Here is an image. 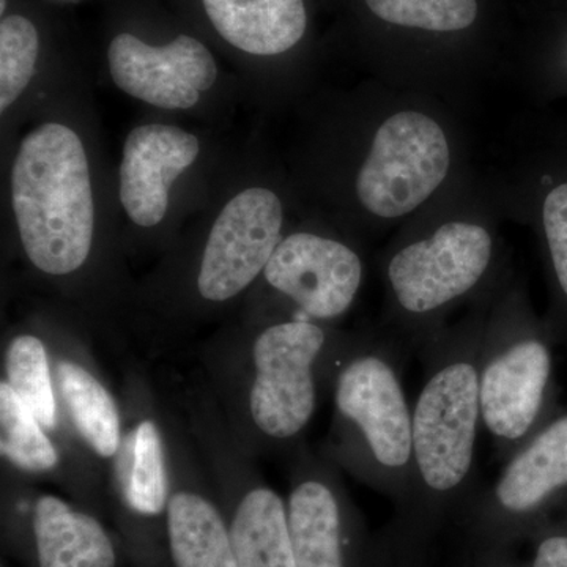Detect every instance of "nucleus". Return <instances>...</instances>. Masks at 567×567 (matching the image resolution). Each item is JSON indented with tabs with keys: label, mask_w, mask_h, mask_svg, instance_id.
<instances>
[{
	"label": "nucleus",
	"mask_w": 567,
	"mask_h": 567,
	"mask_svg": "<svg viewBox=\"0 0 567 567\" xmlns=\"http://www.w3.org/2000/svg\"><path fill=\"white\" fill-rule=\"evenodd\" d=\"M484 328L443 331L417 357L423 386L413 405L409 498L380 533L386 567H425L435 540L456 525L483 484L476 476L480 354Z\"/></svg>",
	"instance_id": "nucleus-1"
},
{
	"label": "nucleus",
	"mask_w": 567,
	"mask_h": 567,
	"mask_svg": "<svg viewBox=\"0 0 567 567\" xmlns=\"http://www.w3.org/2000/svg\"><path fill=\"white\" fill-rule=\"evenodd\" d=\"M405 352L391 342H353L333 377L330 462L385 495L394 514L412 480L413 409L406 399Z\"/></svg>",
	"instance_id": "nucleus-2"
},
{
	"label": "nucleus",
	"mask_w": 567,
	"mask_h": 567,
	"mask_svg": "<svg viewBox=\"0 0 567 567\" xmlns=\"http://www.w3.org/2000/svg\"><path fill=\"white\" fill-rule=\"evenodd\" d=\"M11 199L33 267L66 276L87 262L95 207L87 155L73 130L44 123L22 140L11 171Z\"/></svg>",
	"instance_id": "nucleus-3"
},
{
	"label": "nucleus",
	"mask_w": 567,
	"mask_h": 567,
	"mask_svg": "<svg viewBox=\"0 0 567 567\" xmlns=\"http://www.w3.org/2000/svg\"><path fill=\"white\" fill-rule=\"evenodd\" d=\"M352 344L297 317L268 324L256 336L248 413L265 442L297 446L315 416L320 386L333 383Z\"/></svg>",
	"instance_id": "nucleus-4"
},
{
	"label": "nucleus",
	"mask_w": 567,
	"mask_h": 567,
	"mask_svg": "<svg viewBox=\"0 0 567 567\" xmlns=\"http://www.w3.org/2000/svg\"><path fill=\"white\" fill-rule=\"evenodd\" d=\"M494 262V238L475 223L451 221L391 254L386 282L401 319L399 347L420 353L442 334L439 319L476 290Z\"/></svg>",
	"instance_id": "nucleus-5"
},
{
	"label": "nucleus",
	"mask_w": 567,
	"mask_h": 567,
	"mask_svg": "<svg viewBox=\"0 0 567 567\" xmlns=\"http://www.w3.org/2000/svg\"><path fill=\"white\" fill-rule=\"evenodd\" d=\"M551 372L550 347L516 306L496 312L481 346L480 405L498 461L506 462L543 427Z\"/></svg>",
	"instance_id": "nucleus-6"
},
{
	"label": "nucleus",
	"mask_w": 567,
	"mask_h": 567,
	"mask_svg": "<svg viewBox=\"0 0 567 567\" xmlns=\"http://www.w3.org/2000/svg\"><path fill=\"white\" fill-rule=\"evenodd\" d=\"M567 491V413L544 424L483 486L457 524L468 561L516 548L540 527L544 511Z\"/></svg>",
	"instance_id": "nucleus-7"
},
{
	"label": "nucleus",
	"mask_w": 567,
	"mask_h": 567,
	"mask_svg": "<svg viewBox=\"0 0 567 567\" xmlns=\"http://www.w3.org/2000/svg\"><path fill=\"white\" fill-rule=\"evenodd\" d=\"M450 159L446 134L434 118L416 111L398 112L377 130L358 174V199L379 218H401L442 185Z\"/></svg>",
	"instance_id": "nucleus-8"
},
{
	"label": "nucleus",
	"mask_w": 567,
	"mask_h": 567,
	"mask_svg": "<svg viewBox=\"0 0 567 567\" xmlns=\"http://www.w3.org/2000/svg\"><path fill=\"white\" fill-rule=\"evenodd\" d=\"M297 567H386L330 461L305 454L287 498Z\"/></svg>",
	"instance_id": "nucleus-9"
},
{
	"label": "nucleus",
	"mask_w": 567,
	"mask_h": 567,
	"mask_svg": "<svg viewBox=\"0 0 567 567\" xmlns=\"http://www.w3.org/2000/svg\"><path fill=\"white\" fill-rule=\"evenodd\" d=\"M282 221L281 200L270 189L237 194L208 235L197 275L200 297L221 303L248 289L281 241Z\"/></svg>",
	"instance_id": "nucleus-10"
},
{
	"label": "nucleus",
	"mask_w": 567,
	"mask_h": 567,
	"mask_svg": "<svg viewBox=\"0 0 567 567\" xmlns=\"http://www.w3.org/2000/svg\"><path fill=\"white\" fill-rule=\"evenodd\" d=\"M265 281L289 298L301 320H333L349 311L363 282V262L350 246L309 233L282 238Z\"/></svg>",
	"instance_id": "nucleus-11"
},
{
	"label": "nucleus",
	"mask_w": 567,
	"mask_h": 567,
	"mask_svg": "<svg viewBox=\"0 0 567 567\" xmlns=\"http://www.w3.org/2000/svg\"><path fill=\"white\" fill-rule=\"evenodd\" d=\"M107 61L122 92L162 110H189L218 78L212 52L189 35H178L166 47H151L121 33L111 41Z\"/></svg>",
	"instance_id": "nucleus-12"
},
{
	"label": "nucleus",
	"mask_w": 567,
	"mask_h": 567,
	"mask_svg": "<svg viewBox=\"0 0 567 567\" xmlns=\"http://www.w3.org/2000/svg\"><path fill=\"white\" fill-rule=\"evenodd\" d=\"M194 134L171 125H141L123 145L121 203L141 227L158 226L169 207V188L197 156Z\"/></svg>",
	"instance_id": "nucleus-13"
},
{
	"label": "nucleus",
	"mask_w": 567,
	"mask_h": 567,
	"mask_svg": "<svg viewBox=\"0 0 567 567\" xmlns=\"http://www.w3.org/2000/svg\"><path fill=\"white\" fill-rule=\"evenodd\" d=\"M33 540L40 567H115L117 554L103 525L54 495L33 505Z\"/></svg>",
	"instance_id": "nucleus-14"
},
{
	"label": "nucleus",
	"mask_w": 567,
	"mask_h": 567,
	"mask_svg": "<svg viewBox=\"0 0 567 567\" xmlns=\"http://www.w3.org/2000/svg\"><path fill=\"white\" fill-rule=\"evenodd\" d=\"M227 43L254 55L289 51L306 32L303 0H203Z\"/></svg>",
	"instance_id": "nucleus-15"
},
{
	"label": "nucleus",
	"mask_w": 567,
	"mask_h": 567,
	"mask_svg": "<svg viewBox=\"0 0 567 567\" xmlns=\"http://www.w3.org/2000/svg\"><path fill=\"white\" fill-rule=\"evenodd\" d=\"M166 527L174 567H238L229 525L199 492L171 495Z\"/></svg>",
	"instance_id": "nucleus-16"
},
{
	"label": "nucleus",
	"mask_w": 567,
	"mask_h": 567,
	"mask_svg": "<svg viewBox=\"0 0 567 567\" xmlns=\"http://www.w3.org/2000/svg\"><path fill=\"white\" fill-rule=\"evenodd\" d=\"M238 567H297L287 502L274 488H248L230 520Z\"/></svg>",
	"instance_id": "nucleus-17"
},
{
	"label": "nucleus",
	"mask_w": 567,
	"mask_h": 567,
	"mask_svg": "<svg viewBox=\"0 0 567 567\" xmlns=\"http://www.w3.org/2000/svg\"><path fill=\"white\" fill-rule=\"evenodd\" d=\"M61 394L71 423L96 456L115 457L122 447L118 406L107 388L85 365L61 360L55 365Z\"/></svg>",
	"instance_id": "nucleus-18"
},
{
	"label": "nucleus",
	"mask_w": 567,
	"mask_h": 567,
	"mask_svg": "<svg viewBox=\"0 0 567 567\" xmlns=\"http://www.w3.org/2000/svg\"><path fill=\"white\" fill-rule=\"evenodd\" d=\"M123 498L133 513L162 516L169 505V477L162 432L153 420H142L133 429L121 454Z\"/></svg>",
	"instance_id": "nucleus-19"
},
{
	"label": "nucleus",
	"mask_w": 567,
	"mask_h": 567,
	"mask_svg": "<svg viewBox=\"0 0 567 567\" xmlns=\"http://www.w3.org/2000/svg\"><path fill=\"white\" fill-rule=\"evenodd\" d=\"M7 380L47 431L59 427L58 399L47 346L33 334H20L6 354Z\"/></svg>",
	"instance_id": "nucleus-20"
},
{
	"label": "nucleus",
	"mask_w": 567,
	"mask_h": 567,
	"mask_svg": "<svg viewBox=\"0 0 567 567\" xmlns=\"http://www.w3.org/2000/svg\"><path fill=\"white\" fill-rule=\"evenodd\" d=\"M0 453L29 473H50L61 462L43 425L6 380L0 382Z\"/></svg>",
	"instance_id": "nucleus-21"
},
{
	"label": "nucleus",
	"mask_w": 567,
	"mask_h": 567,
	"mask_svg": "<svg viewBox=\"0 0 567 567\" xmlns=\"http://www.w3.org/2000/svg\"><path fill=\"white\" fill-rule=\"evenodd\" d=\"M40 39L28 18L11 14L0 22V110L17 102L32 81Z\"/></svg>",
	"instance_id": "nucleus-22"
},
{
	"label": "nucleus",
	"mask_w": 567,
	"mask_h": 567,
	"mask_svg": "<svg viewBox=\"0 0 567 567\" xmlns=\"http://www.w3.org/2000/svg\"><path fill=\"white\" fill-rule=\"evenodd\" d=\"M380 20L431 32L464 31L477 17L476 0H365Z\"/></svg>",
	"instance_id": "nucleus-23"
},
{
	"label": "nucleus",
	"mask_w": 567,
	"mask_h": 567,
	"mask_svg": "<svg viewBox=\"0 0 567 567\" xmlns=\"http://www.w3.org/2000/svg\"><path fill=\"white\" fill-rule=\"evenodd\" d=\"M543 221L555 276L567 298V183L548 193Z\"/></svg>",
	"instance_id": "nucleus-24"
},
{
	"label": "nucleus",
	"mask_w": 567,
	"mask_h": 567,
	"mask_svg": "<svg viewBox=\"0 0 567 567\" xmlns=\"http://www.w3.org/2000/svg\"><path fill=\"white\" fill-rule=\"evenodd\" d=\"M529 567H567V532L537 528L533 536Z\"/></svg>",
	"instance_id": "nucleus-25"
},
{
	"label": "nucleus",
	"mask_w": 567,
	"mask_h": 567,
	"mask_svg": "<svg viewBox=\"0 0 567 567\" xmlns=\"http://www.w3.org/2000/svg\"><path fill=\"white\" fill-rule=\"evenodd\" d=\"M470 567H529L527 563L520 561L516 555V548L495 550L470 561Z\"/></svg>",
	"instance_id": "nucleus-26"
},
{
	"label": "nucleus",
	"mask_w": 567,
	"mask_h": 567,
	"mask_svg": "<svg viewBox=\"0 0 567 567\" xmlns=\"http://www.w3.org/2000/svg\"><path fill=\"white\" fill-rule=\"evenodd\" d=\"M0 11H6V0H0Z\"/></svg>",
	"instance_id": "nucleus-27"
}]
</instances>
